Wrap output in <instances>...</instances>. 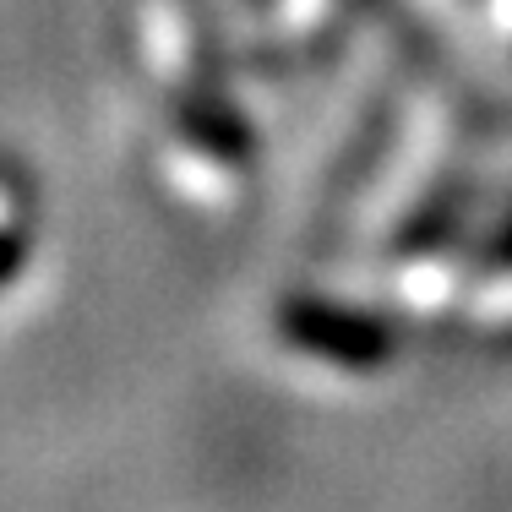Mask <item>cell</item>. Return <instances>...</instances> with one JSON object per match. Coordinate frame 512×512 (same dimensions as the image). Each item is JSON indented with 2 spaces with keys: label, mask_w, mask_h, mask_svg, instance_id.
Here are the masks:
<instances>
[{
  "label": "cell",
  "mask_w": 512,
  "mask_h": 512,
  "mask_svg": "<svg viewBox=\"0 0 512 512\" xmlns=\"http://www.w3.org/2000/svg\"><path fill=\"white\" fill-rule=\"evenodd\" d=\"M284 338L311 355L333 360V365H376L393 355V333H387L376 316L344 311V306H327V300H295L284 306Z\"/></svg>",
  "instance_id": "1"
},
{
  "label": "cell",
  "mask_w": 512,
  "mask_h": 512,
  "mask_svg": "<svg viewBox=\"0 0 512 512\" xmlns=\"http://www.w3.org/2000/svg\"><path fill=\"white\" fill-rule=\"evenodd\" d=\"M496 256H502V262H512V235L502 240V246H496Z\"/></svg>",
  "instance_id": "2"
}]
</instances>
